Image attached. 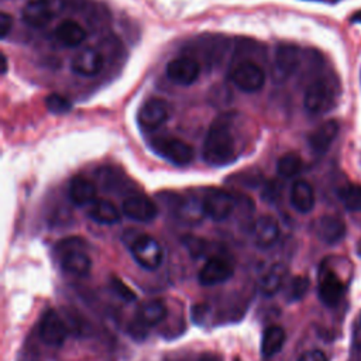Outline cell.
Returning <instances> with one entry per match:
<instances>
[{"mask_svg": "<svg viewBox=\"0 0 361 361\" xmlns=\"http://www.w3.org/2000/svg\"><path fill=\"white\" fill-rule=\"evenodd\" d=\"M235 114H223L209 127L203 158L209 165L223 166L234 162L240 157V140L235 133Z\"/></svg>", "mask_w": 361, "mask_h": 361, "instance_id": "obj_1", "label": "cell"}, {"mask_svg": "<svg viewBox=\"0 0 361 361\" xmlns=\"http://www.w3.org/2000/svg\"><path fill=\"white\" fill-rule=\"evenodd\" d=\"M337 96L338 83L334 80V78L319 76L307 85L303 104L310 114H324L334 106Z\"/></svg>", "mask_w": 361, "mask_h": 361, "instance_id": "obj_2", "label": "cell"}, {"mask_svg": "<svg viewBox=\"0 0 361 361\" xmlns=\"http://www.w3.org/2000/svg\"><path fill=\"white\" fill-rule=\"evenodd\" d=\"M168 314L166 305L161 299H151L144 302L134 317L128 323V334L133 337V340H142L147 337L148 330L152 326L159 324L165 320Z\"/></svg>", "mask_w": 361, "mask_h": 361, "instance_id": "obj_3", "label": "cell"}, {"mask_svg": "<svg viewBox=\"0 0 361 361\" xmlns=\"http://www.w3.org/2000/svg\"><path fill=\"white\" fill-rule=\"evenodd\" d=\"M82 245L83 241L78 237L62 240L56 245V251L59 252L61 265L63 271L76 276L87 275L92 268V259L82 248Z\"/></svg>", "mask_w": 361, "mask_h": 361, "instance_id": "obj_4", "label": "cell"}, {"mask_svg": "<svg viewBox=\"0 0 361 361\" xmlns=\"http://www.w3.org/2000/svg\"><path fill=\"white\" fill-rule=\"evenodd\" d=\"M127 244L133 258L141 268L154 271L162 264L164 250L152 235L137 233L130 241H127Z\"/></svg>", "mask_w": 361, "mask_h": 361, "instance_id": "obj_5", "label": "cell"}, {"mask_svg": "<svg viewBox=\"0 0 361 361\" xmlns=\"http://www.w3.org/2000/svg\"><path fill=\"white\" fill-rule=\"evenodd\" d=\"M65 7L63 0H28L21 10L23 21L32 27L41 28L48 25Z\"/></svg>", "mask_w": 361, "mask_h": 361, "instance_id": "obj_6", "label": "cell"}, {"mask_svg": "<svg viewBox=\"0 0 361 361\" xmlns=\"http://www.w3.org/2000/svg\"><path fill=\"white\" fill-rule=\"evenodd\" d=\"M152 151L173 165H186L193 159V148L183 140L169 135H159L149 140Z\"/></svg>", "mask_w": 361, "mask_h": 361, "instance_id": "obj_7", "label": "cell"}, {"mask_svg": "<svg viewBox=\"0 0 361 361\" xmlns=\"http://www.w3.org/2000/svg\"><path fill=\"white\" fill-rule=\"evenodd\" d=\"M230 79L240 90L254 93L262 89L265 83V72L255 62L244 61L231 69Z\"/></svg>", "mask_w": 361, "mask_h": 361, "instance_id": "obj_8", "label": "cell"}, {"mask_svg": "<svg viewBox=\"0 0 361 361\" xmlns=\"http://www.w3.org/2000/svg\"><path fill=\"white\" fill-rule=\"evenodd\" d=\"M202 202L206 216L214 221L228 219L235 207L233 195L223 189H207L202 197Z\"/></svg>", "mask_w": 361, "mask_h": 361, "instance_id": "obj_9", "label": "cell"}, {"mask_svg": "<svg viewBox=\"0 0 361 361\" xmlns=\"http://www.w3.org/2000/svg\"><path fill=\"white\" fill-rule=\"evenodd\" d=\"M234 275V264L221 255H213L206 259L197 274L199 283L203 286H214L228 281Z\"/></svg>", "mask_w": 361, "mask_h": 361, "instance_id": "obj_10", "label": "cell"}, {"mask_svg": "<svg viewBox=\"0 0 361 361\" xmlns=\"http://www.w3.org/2000/svg\"><path fill=\"white\" fill-rule=\"evenodd\" d=\"M38 334L45 344L51 347H59L68 337V326L56 313V310L48 309L39 320Z\"/></svg>", "mask_w": 361, "mask_h": 361, "instance_id": "obj_11", "label": "cell"}, {"mask_svg": "<svg viewBox=\"0 0 361 361\" xmlns=\"http://www.w3.org/2000/svg\"><path fill=\"white\" fill-rule=\"evenodd\" d=\"M169 116V104L159 97H151L144 102L138 110L137 120L142 130L152 131L159 128Z\"/></svg>", "mask_w": 361, "mask_h": 361, "instance_id": "obj_12", "label": "cell"}, {"mask_svg": "<svg viewBox=\"0 0 361 361\" xmlns=\"http://www.w3.org/2000/svg\"><path fill=\"white\" fill-rule=\"evenodd\" d=\"M344 295V282L343 279L330 268L320 269L319 285H317V296L320 302L327 307H334L340 303Z\"/></svg>", "mask_w": 361, "mask_h": 361, "instance_id": "obj_13", "label": "cell"}, {"mask_svg": "<svg viewBox=\"0 0 361 361\" xmlns=\"http://www.w3.org/2000/svg\"><path fill=\"white\" fill-rule=\"evenodd\" d=\"M165 72L171 82L180 86H189L197 80L200 65L190 56H178L166 65Z\"/></svg>", "mask_w": 361, "mask_h": 361, "instance_id": "obj_14", "label": "cell"}, {"mask_svg": "<svg viewBox=\"0 0 361 361\" xmlns=\"http://www.w3.org/2000/svg\"><path fill=\"white\" fill-rule=\"evenodd\" d=\"M121 212L126 217H128L131 220L147 223V221H151L157 217L158 207L147 196L131 195V196H128L123 200Z\"/></svg>", "mask_w": 361, "mask_h": 361, "instance_id": "obj_15", "label": "cell"}, {"mask_svg": "<svg viewBox=\"0 0 361 361\" xmlns=\"http://www.w3.org/2000/svg\"><path fill=\"white\" fill-rule=\"evenodd\" d=\"M314 233L323 243L337 244L345 235V223L334 214H324L316 220Z\"/></svg>", "mask_w": 361, "mask_h": 361, "instance_id": "obj_16", "label": "cell"}, {"mask_svg": "<svg viewBox=\"0 0 361 361\" xmlns=\"http://www.w3.org/2000/svg\"><path fill=\"white\" fill-rule=\"evenodd\" d=\"M103 68V56L102 54L92 48V47H86L83 49H80L71 62V69L80 75V76H94L97 75Z\"/></svg>", "mask_w": 361, "mask_h": 361, "instance_id": "obj_17", "label": "cell"}, {"mask_svg": "<svg viewBox=\"0 0 361 361\" xmlns=\"http://www.w3.org/2000/svg\"><path fill=\"white\" fill-rule=\"evenodd\" d=\"M279 233L281 231L278 221L268 214H264L259 219H257L252 227L254 243L261 250L271 248L278 241Z\"/></svg>", "mask_w": 361, "mask_h": 361, "instance_id": "obj_18", "label": "cell"}, {"mask_svg": "<svg viewBox=\"0 0 361 361\" xmlns=\"http://www.w3.org/2000/svg\"><path fill=\"white\" fill-rule=\"evenodd\" d=\"M275 69L276 73L285 79L290 76L299 66L300 52L299 48L292 44H279L275 49Z\"/></svg>", "mask_w": 361, "mask_h": 361, "instance_id": "obj_19", "label": "cell"}, {"mask_svg": "<svg viewBox=\"0 0 361 361\" xmlns=\"http://www.w3.org/2000/svg\"><path fill=\"white\" fill-rule=\"evenodd\" d=\"M340 130V124L336 120H327L322 123L307 138L309 147L314 154H324L336 140Z\"/></svg>", "mask_w": 361, "mask_h": 361, "instance_id": "obj_20", "label": "cell"}, {"mask_svg": "<svg viewBox=\"0 0 361 361\" xmlns=\"http://www.w3.org/2000/svg\"><path fill=\"white\" fill-rule=\"evenodd\" d=\"M288 276V267L283 262H275L272 264L259 278L258 281V289L259 292L269 298L279 292V289L283 286Z\"/></svg>", "mask_w": 361, "mask_h": 361, "instance_id": "obj_21", "label": "cell"}, {"mask_svg": "<svg viewBox=\"0 0 361 361\" xmlns=\"http://www.w3.org/2000/svg\"><path fill=\"white\" fill-rule=\"evenodd\" d=\"M289 200H290L292 207L296 212H299L302 214L310 213L316 203V196H314V190H313L312 185L303 179L295 180L290 188Z\"/></svg>", "mask_w": 361, "mask_h": 361, "instance_id": "obj_22", "label": "cell"}, {"mask_svg": "<svg viewBox=\"0 0 361 361\" xmlns=\"http://www.w3.org/2000/svg\"><path fill=\"white\" fill-rule=\"evenodd\" d=\"M175 217L185 223V224H197L203 220L206 216L204 209H203V202L202 199H197L195 196H186L182 197L176 204H175Z\"/></svg>", "mask_w": 361, "mask_h": 361, "instance_id": "obj_23", "label": "cell"}, {"mask_svg": "<svg viewBox=\"0 0 361 361\" xmlns=\"http://www.w3.org/2000/svg\"><path fill=\"white\" fill-rule=\"evenodd\" d=\"M68 193H69V199L72 200L73 204L85 206V204L93 203L96 200L97 189H96L94 183L90 182L89 179L76 176L71 180Z\"/></svg>", "mask_w": 361, "mask_h": 361, "instance_id": "obj_24", "label": "cell"}, {"mask_svg": "<svg viewBox=\"0 0 361 361\" xmlns=\"http://www.w3.org/2000/svg\"><path fill=\"white\" fill-rule=\"evenodd\" d=\"M87 216L99 224H114L120 221L121 213L114 203L106 199H96L89 204Z\"/></svg>", "mask_w": 361, "mask_h": 361, "instance_id": "obj_25", "label": "cell"}, {"mask_svg": "<svg viewBox=\"0 0 361 361\" xmlns=\"http://www.w3.org/2000/svg\"><path fill=\"white\" fill-rule=\"evenodd\" d=\"M55 34L59 42L69 48L79 47L86 39V35H87L86 30L75 20H63L58 25Z\"/></svg>", "mask_w": 361, "mask_h": 361, "instance_id": "obj_26", "label": "cell"}, {"mask_svg": "<svg viewBox=\"0 0 361 361\" xmlns=\"http://www.w3.org/2000/svg\"><path fill=\"white\" fill-rule=\"evenodd\" d=\"M286 340V333L283 327L278 324H271L262 331V338H261V354L265 358L274 357L278 354Z\"/></svg>", "mask_w": 361, "mask_h": 361, "instance_id": "obj_27", "label": "cell"}, {"mask_svg": "<svg viewBox=\"0 0 361 361\" xmlns=\"http://www.w3.org/2000/svg\"><path fill=\"white\" fill-rule=\"evenodd\" d=\"M337 196L347 210L361 212V185H344L337 190Z\"/></svg>", "mask_w": 361, "mask_h": 361, "instance_id": "obj_28", "label": "cell"}, {"mask_svg": "<svg viewBox=\"0 0 361 361\" xmlns=\"http://www.w3.org/2000/svg\"><path fill=\"white\" fill-rule=\"evenodd\" d=\"M278 173L283 178H293L302 171V159L295 152H288L278 159Z\"/></svg>", "mask_w": 361, "mask_h": 361, "instance_id": "obj_29", "label": "cell"}, {"mask_svg": "<svg viewBox=\"0 0 361 361\" xmlns=\"http://www.w3.org/2000/svg\"><path fill=\"white\" fill-rule=\"evenodd\" d=\"M309 286H310V282H309V278L305 276V275H296L293 276L288 286H286V299L288 302H298L300 300L309 290Z\"/></svg>", "mask_w": 361, "mask_h": 361, "instance_id": "obj_30", "label": "cell"}, {"mask_svg": "<svg viewBox=\"0 0 361 361\" xmlns=\"http://www.w3.org/2000/svg\"><path fill=\"white\" fill-rule=\"evenodd\" d=\"M45 106L54 114H63V113H68L72 109L71 100L68 97L62 96V94H58V93H51L45 99Z\"/></svg>", "mask_w": 361, "mask_h": 361, "instance_id": "obj_31", "label": "cell"}, {"mask_svg": "<svg viewBox=\"0 0 361 361\" xmlns=\"http://www.w3.org/2000/svg\"><path fill=\"white\" fill-rule=\"evenodd\" d=\"M110 286H111L113 292H114L121 300H124V302H134V300L137 299L135 293H134L121 279H118V278H116V276H113V278L110 279Z\"/></svg>", "mask_w": 361, "mask_h": 361, "instance_id": "obj_32", "label": "cell"}, {"mask_svg": "<svg viewBox=\"0 0 361 361\" xmlns=\"http://www.w3.org/2000/svg\"><path fill=\"white\" fill-rule=\"evenodd\" d=\"M185 247L188 248V251L190 252V255L193 257H200L204 254V247H206V241L193 235H186V238L183 240Z\"/></svg>", "mask_w": 361, "mask_h": 361, "instance_id": "obj_33", "label": "cell"}, {"mask_svg": "<svg viewBox=\"0 0 361 361\" xmlns=\"http://www.w3.org/2000/svg\"><path fill=\"white\" fill-rule=\"evenodd\" d=\"M11 27H13V17L6 13V11H1L0 13V37L1 39H4L8 32L11 31Z\"/></svg>", "mask_w": 361, "mask_h": 361, "instance_id": "obj_34", "label": "cell"}, {"mask_svg": "<svg viewBox=\"0 0 361 361\" xmlns=\"http://www.w3.org/2000/svg\"><path fill=\"white\" fill-rule=\"evenodd\" d=\"M298 361H329L322 350H309L303 353Z\"/></svg>", "mask_w": 361, "mask_h": 361, "instance_id": "obj_35", "label": "cell"}, {"mask_svg": "<svg viewBox=\"0 0 361 361\" xmlns=\"http://www.w3.org/2000/svg\"><path fill=\"white\" fill-rule=\"evenodd\" d=\"M7 72V58L4 54H1V73L6 75Z\"/></svg>", "mask_w": 361, "mask_h": 361, "instance_id": "obj_36", "label": "cell"}, {"mask_svg": "<svg viewBox=\"0 0 361 361\" xmlns=\"http://www.w3.org/2000/svg\"><path fill=\"white\" fill-rule=\"evenodd\" d=\"M354 23H361V10H358L357 13L353 14V18H351Z\"/></svg>", "mask_w": 361, "mask_h": 361, "instance_id": "obj_37", "label": "cell"}, {"mask_svg": "<svg viewBox=\"0 0 361 361\" xmlns=\"http://www.w3.org/2000/svg\"><path fill=\"white\" fill-rule=\"evenodd\" d=\"M317 1H324V3H336L338 0H317Z\"/></svg>", "mask_w": 361, "mask_h": 361, "instance_id": "obj_38", "label": "cell"}, {"mask_svg": "<svg viewBox=\"0 0 361 361\" xmlns=\"http://www.w3.org/2000/svg\"><path fill=\"white\" fill-rule=\"evenodd\" d=\"M202 361H217V360H214V358H213V357H210V358H209V360H207V358H203V360H202Z\"/></svg>", "mask_w": 361, "mask_h": 361, "instance_id": "obj_39", "label": "cell"}, {"mask_svg": "<svg viewBox=\"0 0 361 361\" xmlns=\"http://www.w3.org/2000/svg\"><path fill=\"white\" fill-rule=\"evenodd\" d=\"M234 361H241V360L240 358H234Z\"/></svg>", "mask_w": 361, "mask_h": 361, "instance_id": "obj_40", "label": "cell"}, {"mask_svg": "<svg viewBox=\"0 0 361 361\" xmlns=\"http://www.w3.org/2000/svg\"><path fill=\"white\" fill-rule=\"evenodd\" d=\"M360 320H361V317H360Z\"/></svg>", "mask_w": 361, "mask_h": 361, "instance_id": "obj_41", "label": "cell"}]
</instances>
